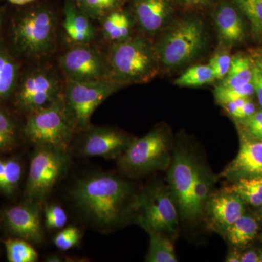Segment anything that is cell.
I'll list each match as a JSON object with an SVG mask.
<instances>
[{
	"label": "cell",
	"mask_w": 262,
	"mask_h": 262,
	"mask_svg": "<svg viewBox=\"0 0 262 262\" xmlns=\"http://www.w3.org/2000/svg\"><path fill=\"white\" fill-rule=\"evenodd\" d=\"M70 196L84 216L103 230L117 227L134 213L136 196L130 184L111 174L82 177L71 189Z\"/></svg>",
	"instance_id": "cell-1"
},
{
	"label": "cell",
	"mask_w": 262,
	"mask_h": 262,
	"mask_svg": "<svg viewBox=\"0 0 262 262\" xmlns=\"http://www.w3.org/2000/svg\"><path fill=\"white\" fill-rule=\"evenodd\" d=\"M106 61L110 80L119 85L148 82L158 73L159 64L155 48L141 37L115 43Z\"/></svg>",
	"instance_id": "cell-2"
},
{
	"label": "cell",
	"mask_w": 262,
	"mask_h": 262,
	"mask_svg": "<svg viewBox=\"0 0 262 262\" xmlns=\"http://www.w3.org/2000/svg\"><path fill=\"white\" fill-rule=\"evenodd\" d=\"M205 39L200 20L189 18L177 22L164 33L155 48L158 62L168 70L182 67L201 53Z\"/></svg>",
	"instance_id": "cell-3"
},
{
	"label": "cell",
	"mask_w": 262,
	"mask_h": 262,
	"mask_svg": "<svg viewBox=\"0 0 262 262\" xmlns=\"http://www.w3.org/2000/svg\"><path fill=\"white\" fill-rule=\"evenodd\" d=\"M69 148L36 147L31 159L25 196L42 203L55 186L65 177L70 167Z\"/></svg>",
	"instance_id": "cell-4"
},
{
	"label": "cell",
	"mask_w": 262,
	"mask_h": 262,
	"mask_svg": "<svg viewBox=\"0 0 262 262\" xmlns=\"http://www.w3.org/2000/svg\"><path fill=\"white\" fill-rule=\"evenodd\" d=\"M56 15L46 7L24 13L15 24L14 43L19 51L30 57L48 56L56 44Z\"/></svg>",
	"instance_id": "cell-5"
},
{
	"label": "cell",
	"mask_w": 262,
	"mask_h": 262,
	"mask_svg": "<svg viewBox=\"0 0 262 262\" xmlns=\"http://www.w3.org/2000/svg\"><path fill=\"white\" fill-rule=\"evenodd\" d=\"M75 130L63 97L30 113L24 127V134L36 147L69 148Z\"/></svg>",
	"instance_id": "cell-6"
},
{
	"label": "cell",
	"mask_w": 262,
	"mask_h": 262,
	"mask_svg": "<svg viewBox=\"0 0 262 262\" xmlns=\"http://www.w3.org/2000/svg\"><path fill=\"white\" fill-rule=\"evenodd\" d=\"M134 213L139 225L146 232L166 236L177 233L178 212L169 189L162 184L146 188L136 196Z\"/></svg>",
	"instance_id": "cell-7"
},
{
	"label": "cell",
	"mask_w": 262,
	"mask_h": 262,
	"mask_svg": "<svg viewBox=\"0 0 262 262\" xmlns=\"http://www.w3.org/2000/svg\"><path fill=\"white\" fill-rule=\"evenodd\" d=\"M119 87L110 80L91 82L67 80L63 102L76 130H87L95 110Z\"/></svg>",
	"instance_id": "cell-8"
},
{
	"label": "cell",
	"mask_w": 262,
	"mask_h": 262,
	"mask_svg": "<svg viewBox=\"0 0 262 262\" xmlns=\"http://www.w3.org/2000/svg\"><path fill=\"white\" fill-rule=\"evenodd\" d=\"M170 146L166 136L153 130L139 139H134L118 158V166L129 176H139L164 170L170 162Z\"/></svg>",
	"instance_id": "cell-9"
},
{
	"label": "cell",
	"mask_w": 262,
	"mask_h": 262,
	"mask_svg": "<svg viewBox=\"0 0 262 262\" xmlns=\"http://www.w3.org/2000/svg\"><path fill=\"white\" fill-rule=\"evenodd\" d=\"M190 151L184 148L174 151L168 181L170 194L182 217L184 220H196L192 201L196 164Z\"/></svg>",
	"instance_id": "cell-10"
},
{
	"label": "cell",
	"mask_w": 262,
	"mask_h": 262,
	"mask_svg": "<svg viewBox=\"0 0 262 262\" xmlns=\"http://www.w3.org/2000/svg\"><path fill=\"white\" fill-rule=\"evenodd\" d=\"M63 94L56 74L47 69H38L25 77L17 99L20 108L32 113L56 102Z\"/></svg>",
	"instance_id": "cell-11"
},
{
	"label": "cell",
	"mask_w": 262,
	"mask_h": 262,
	"mask_svg": "<svg viewBox=\"0 0 262 262\" xmlns=\"http://www.w3.org/2000/svg\"><path fill=\"white\" fill-rule=\"evenodd\" d=\"M58 62L67 80L79 82L110 80L107 61L89 45H77L60 57Z\"/></svg>",
	"instance_id": "cell-12"
},
{
	"label": "cell",
	"mask_w": 262,
	"mask_h": 262,
	"mask_svg": "<svg viewBox=\"0 0 262 262\" xmlns=\"http://www.w3.org/2000/svg\"><path fill=\"white\" fill-rule=\"evenodd\" d=\"M42 203L28 200L22 204L8 208L3 216L5 225L20 238L35 244H42L44 241Z\"/></svg>",
	"instance_id": "cell-13"
},
{
	"label": "cell",
	"mask_w": 262,
	"mask_h": 262,
	"mask_svg": "<svg viewBox=\"0 0 262 262\" xmlns=\"http://www.w3.org/2000/svg\"><path fill=\"white\" fill-rule=\"evenodd\" d=\"M84 131L79 151L87 158L118 159L134 141L122 133L107 127H90Z\"/></svg>",
	"instance_id": "cell-14"
},
{
	"label": "cell",
	"mask_w": 262,
	"mask_h": 262,
	"mask_svg": "<svg viewBox=\"0 0 262 262\" xmlns=\"http://www.w3.org/2000/svg\"><path fill=\"white\" fill-rule=\"evenodd\" d=\"M220 176L234 182L262 177V140L251 134L242 136L237 156Z\"/></svg>",
	"instance_id": "cell-15"
},
{
	"label": "cell",
	"mask_w": 262,
	"mask_h": 262,
	"mask_svg": "<svg viewBox=\"0 0 262 262\" xmlns=\"http://www.w3.org/2000/svg\"><path fill=\"white\" fill-rule=\"evenodd\" d=\"M206 209L209 227L225 235L232 224L244 214V202L237 194L227 189L210 196Z\"/></svg>",
	"instance_id": "cell-16"
},
{
	"label": "cell",
	"mask_w": 262,
	"mask_h": 262,
	"mask_svg": "<svg viewBox=\"0 0 262 262\" xmlns=\"http://www.w3.org/2000/svg\"><path fill=\"white\" fill-rule=\"evenodd\" d=\"M134 15L143 32L154 34L168 23L172 8L168 0H135Z\"/></svg>",
	"instance_id": "cell-17"
},
{
	"label": "cell",
	"mask_w": 262,
	"mask_h": 262,
	"mask_svg": "<svg viewBox=\"0 0 262 262\" xmlns=\"http://www.w3.org/2000/svg\"><path fill=\"white\" fill-rule=\"evenodd\" d=\"M89 18L72 0H67L64 6L63 27L66 34L77 45H89L96 37V29Z\"/></svg>",
	"instance_id": "cell-18"
},
{
	"label": "cell",
	"mask_w": 262,
	"mask_h": 262,
	"mask_svg": "<svg viewBox=\"0 0 262 262\" xmlns=\"http://www.w3.org/2000/svg\"><path fill=\"white\" fill-rule=\"evenodd\" d=\"M215 25L222 42L227 46L244 39V24L238 12L232 5L223 3L215 13Z\"/></svg>",
	"instance_id": "cell-19"
},
{
	"label": "cell",
	"mask_w": 262,
	"mask_h": 262,
	"mask_svg": "<svg viewBox=\"0 0 262 262\" xmlns=\"http://www.w3.org/2000/svg\"><path fill=\"white\" fill-rule=\"evenodd\" d=\"M101 21L103 34L108 40L116 43L130 37L133 21L126 12L115 10L103 17Z\"/></svg>",
	"instance_id": "cell-20"
},
{
	"label": "cell",
	"mask_w": 262,
	"mask_h": 262,
	"mask_svg": "<svg viewBox=\"0 0 262 262\" xmlns=\"http://www.w3.org/2000/svg\"><path fill=\"white\" fill-rule=\"evenodd\" d=\"M215 177L208 168L202 164H196L195 179L192 189V201L196 219L203 215L207 203L211 196Z\"/></svg>",
	"instance_id": "cell-21"
},
{
	"label": "cell",
	"mask_w": 262,
	"mask_h": 262,
	"mask_svg": "<svg viewBox=\"0 0 262 262\" xmlns=\"http://www.w3.org/2000/svg\"><path fill=\"white\" fill-rule=\"evenodd\" d=\"M258 225L251 215L243 214L226 232L229 242L236 247H243L250 244L257 235Z\"/></svg>",
	"instance_id": "cell-22"
},
{
	"label": "cell",
	"mask_w": 262,
	"mask_h": 262,
	"mask_svg": "<svg viewBox=\"0 0 262 262\" xmlns=\"http://www.w3.org/2000/svg\"><path fill=\"white\" fill-rule=\"evenodd\" d=\"M253 65V60L244 55L237 54L232 57L228 73L220 85L234 88L251 82Z\"/></svg>",
	"instance_id": "cell-23"
},
{
	"label": "cell",
	"mask_w": 262,
	"mask_h": 262,
	"mask_svg": "<svg viewBox=\"0 0 262 262\" xmlns=\"http://www.w3.org/2000/svg\"><path fill=\"white\" fill-rule=\"evenodd\" d=\"M23 168L15 158H0V192L13 194L21 180Z\"/></svg>",
	"instance_id": "cell-24"
},
{
	"label": "cell",
	"mask_w": 262,
	"mask_h": 262,
	"mask_svg": "<svg viewBox=\"0 0 262 262\" xmlns=\"http://www.w3.org/2000/svg\"><path fill=\"white\" fill-rule=\"evenodd\" d=\"M149 248L145 261L148 262H177L173 245L167 236L159 232H149Z\"/></svg>",
	"instance_id": "cell-25"
},
{
	"label": "cell",
	"mask_w": 262,
	"mask_h": 262,
	"mask_svg": "<svg viewBox=\"0 0 262 262\" xmlns=\"http://www.w3.org/2000/svg\"><path fill=\"white\" fill-rule=\"evenodd\" d=\"M228 189L251 206L258 208L262 204V177L238 179Z\"/></svg>",
	"instance_id": "cell-26"
},
{
	"label": "cell",
	"mask_w": 262,
	"mask_h": 262,
	"mask_svg": "<svg viewBox=\"0 0 262 262\" xmlns=\"http://www.w3.org/2000/svg\"><path fill=\"white\" fill-rule=\"evenodd\" d=\"M124 0H75V4L92 20H101L112 12L120 9Z\"/></svg>",
	"instance_id": "cell-27"
},
{
	"label": "cell",
	"mask_w": 262,
	"mask_h": 262,
	"mask_svg": "<svg viewBox=\"0 0 262 262\" xmlns=\"http://www.w3.org/2000/svg\"><path fill=\"white\" fill-rule=\"evenodd\" d=\"M7 257L10 262H36L38 253L29 241L22 238H9L4 241Z\"/></svg>",
	"instance_id": "cell-28"
},
{
	"label": "cell",
	"mask_w": 262,
	"mask_h": 262,
	"mask_svg": "<svg viewBox=\"0 0 262 262\" xmlns=\"http://www.w3.org/2000/svg\"><path fill=\"white\" fill-rule=\"evenodd\" d=\"M215 80L214 73L209 65H196L188 69L175 81V84L182 87H199Z\"/></svg>",
	"instance_id": "cell-29"
},
{
	"label": "cell",
	"mask_w": 262,
	"mask_h": 262,
	"mask_svg": "<svg viewBox=\"0 0 262 262\" xmlns=\"http://www.w3.org/2000/svg\"><path fill=\"white\" fill-rule=\"evenodd\" d=\"M17 73L13 60L5 52L0 51V99L6 98L13 91Z\"/></svg>",
	"instance_id": "cell-30"
},
{
	"label": "cell",
	"mask_w": 262,
	"mask_h": 262,
	"mask_svg": "<svg viewBox=\"0 0 262 262\" xmlns=\"http://www.w3.org/2000/svg\"><path fill=\"white\" fill-rule=\"evenodd\" d=\"M237 8L247 17L253 35L262 39V0H234Z\"/></svg>",
	"instance_id": "cell-31"
},
{
	"label": "cell",
	"mask_w": 262,
	"mask_h": 262,
	"mask_svg": "<svg viewBox=\"0 0 262 262\" xmlns=\"http://www.w3.org/2000/svg\"><path fill=\"white\" fill-rule=\"evenodd\" d=\"M254 94V88L251 82L234 88L219 85L214 90L215 100L220 104L227 101H234L239 98H250Z\"/></svg>",
	"instance_id": "cell-32"
},
{
	"label": "cell",
	"mask_w": 262,
	"mask_h": 262,
	"mask_svg": "<svg viewBox=\"0 0 262 262\" xmlns=\"http://www.w3.org/2000/svg\"><path fill=\"white\" fill-rule=\"evenodd\" d=\"M16 130L14 122L0 110V151L11 149L14 145Z\"/></svg>",
	"instance_id": "cell-33"
},
{
	"label": "cell",
	"mask_w": 262,
	"mask_h": 262,
	"mask_svg": "<svg viewBox=\"0 0 262 262\" xmlns=\"http://www.w3.org/2000/svg\"><path fill=\"white\" fill-rule=\"evenodd\" d=\"M45 225L48 229H59L67 225L68 217L61 206L56 204H50L43 209Z\"/></svg>",
	"instance_id": "cell-34"
},
{
	"label": "cell",
	"mask_w": 262,
	"mask_h": 262,
	"mask_svg": "<svg viewBox=\"0 0 262 262\" xmlns=\"http://www.w3.org/2000/svg\"><path fill=\"white\" fill-rule=\"evenodd\" d=\"M81 237L82 234L80 229L75 227H69L60 231L55 236L53 243L61 251H67L77 246Z\"/></svg>",
	"instance_id": "cell-35"
},
{
	"label": "cell",
	"mask_w": 262,
	"mask_h": 262,
	"mask_svg": "<svg viewBox=\"0 0 262 262\" xmlns=\"http://www.w3.org/2000/svg\"><path fill=\"white\" fill-rule=\"evenodd\" d=\"M232 57L227 52L222 51L215 53L209 61L210 67L214 73L215 80H224L228 73Z\"/></svg>",
	"instance_id": "cell-36"
},
{
	"label": "cell",
	"mask_w": 262,
	"mask_h": 262,
	"mask_svg": "<svg viewBox=\"0 0 262 262\" xmlns=\"http://www.w3.org/2000/svg\"><path fill=\"white\" fill-rule=\"evenodd\" d=\"M253 77L251 82L254 88L255 94L257 96L258 103L262 108V70L253 60Z\"/></svg>",
	"instance_id": "cell-37"
},
{
	"label": "cell",
	"mask_w": 262,
	"mask_h": 262,
	"mask_svg": "<svg viewBox=\"0 0 262 262\" xmlns=\"http://www.w3.org/2000/svg\"><path fill=\"white\" fill-rule=\"evenodd\" d=\"M256 112V106H255L254 103L251 101L250 98H248L244 104L239 108L238 120H242L247 118Z\"/></svg>",
	"instance_id": "cell-38"
},
{
	"label": "cell",
	"mask_w": 262,
	"mask_h": 262,
	"mask_svg": "<svg viewBox=\"0 0 262 262\" xmlns=\"http://www.w3.org/2000/svg\"><path fill=\"white\" fill-rule=\"evenodd\" d=\"M241 262H259V256L253 250H249L241 255Z\"/></svg>",
	"instance_id": "cell-39"
},
{
	"label": "cell",
	"mask_w": 262,
	"mask_h": 262,
	"mask_svg": "<svg viewBox=\"0 0 262 262\" xmlns=\"http://www.w3.org/2000/svg\"><path fill=\"white\" fill-rule=\"evenodd\" d=\"M241 253L238 251L234 250V251H230L227 254V258H226V261L227 262H239L241 261Z\"/></svg>",
	"instance_id": "cell-40"
},
{
	"label": "cell",
	"mask_w": 262,
	"mask_h": 262,
	"mask_svg": "<svg viewBox=\"0 0 262 262\" xmlns=\"http://www.w3.org/2000/svg\"><path fill=\"white\" fill-rule=\"evenodd\" d=\"M210 1H211V0H185L187 4L191 5H204Z\"/></svg>",
	"instance_id": "cell-41"
},
{
	"label": "cell",
	"mask_w": 262,
	"mask_h": 262,
	"mask_svg": "<svg viewBox=\"0 0 262 262\" xmlns=\"http://www.w3.org/2000/svg\"><path fill=\"white\" fill-rule=\"evenodd\" d=\"M250 134H251V135L254 136V137L257 138V139H261V140H262V124L258 127V128L253 130L252 133H250Z\"/></svg>",
	"instance_id": "cell-42"
},
{
	"label": "cell",
	"mask_w": 262,
	"mask_h": 262,
	"mask_svg": "<svg viewBox=\"0 0 262 262\" xmlns=\"http://www.w3.org/2000/svg\"><path fill=\"white\" fill-rule=\"evenodd\" d=\"M10 3H13V4L23 5L28 4V3H32L34 0H8Z\"/></svg>",
	"instance_id": "cell-43"
},
{
	"label": "cell",
	"mask_w": 262,
	"mask_h": 262,
	"mask_svg": "<svg viewBox=\"0 0 262 262\" xmlns=\"http://www.w3.org/2000/svg\"><path fill=\"white\" fill-rule=\"evenodd\" d=\"M253 61L256 62V64H257L262 70V54L258 55V56L256 57V58H255Z\"/></svg>",
	"instance_id": "cell-44"
},
{
	"label": "cell",
	"mask_w": 262,
	"mask_h": 262,
	"mask_svg": "<svg viewBox=\"0 0 262 262\" xmlns=\"http://www.w3.org/2000/svg\"><path fill=\"white\" fill-rule=\"evenodd\" d=\"M47 261H62L61 258L58 256H51L48 258Z\"/></svg>",
	"instance_id": "cell-45"
},
{
	"label": "cell",
	"mask_w": 262,
	"mask_h": 262,
	"mask_svg": "<svg viewBox=\"0 0 262 262\" xmlns=\"http://www.w3.org/2000/svg\"><path fill=\"white\" fill-rule=\"evenodd\" d=\"M258 208H260V215H261V216L262 217V204L261 205V206H260L259 207H258Z\"/></svg>",
	"instance_id": "cell-46"
},
{
	"label": "cell",
	"mask_w": 262,
	"mask_h": 262,
	"mask_svg": "<svg viewBox=\"0 0 262 262\" xmlns=\"http://www.w3.org/2000/svg\"><path fill=\"white\" fill-rule=\"evenodd\" d=\"M181 1L185 2V0H181Z\"/></svg>",
	"instance_id": "cell-47"
},
{
	"label": "cell",
	"mask_w": 262,
	"mask_h": 262,
	"mask_svg": "<svg viewBox=\"0 0 262 262\" xmlns=\"http://www.w3.org/2000/svg\"><path fill=\"white\" fill-rule=\"evenodd\" d=\"M0 24H1V18H0Z\"/></svg>",
	"instance_id": "cell-48"
},
{
	"label": "cell",
	"mask_w": 262,
	"mask_h": 262,
	"mask_svg": "<svg viewBox=\"0 0 262 262\" xmlns=\"http://www.w3.org/2000/svg\"><path fill=\"white\" fill-rule=\"evenodd\" d=\"M260 252L262 253V248H261V251H260Z\"/></svg>",
	"instance_id": "cell-49"
},
{
	"label": "cell",
	"mask_w": 262,
	"mask_h": 262,
	"mask_svg": "<svg viewBox=\"0 0 262 262\" xmlns=\"http://www.w3.org/2000/svg\"><path fill=\"white\" fill-rule=\"evenodd\" d=\"M261 237H262V235H261Z\"/></svg>",
	"instance_id": "cell-50"
}]
</instances>
